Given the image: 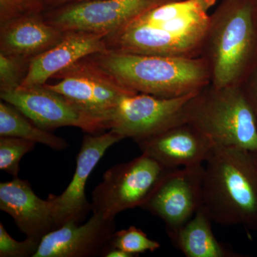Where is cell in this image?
<instances>
[{
    "label": "cell",
    "instance_id": "21",
    "mask_svg": "<svg viewBox=\"0 0 257 257\" xmlns=\"http://www.w3.org/2000/svg\"><path fill=\"white\" fill-rule=\"evenodd\" d=\"M36 143L12 137H0V170L18 177L22 159L33 151Z\"/></svg>",
    "mask_w": 257,
    "mask_h": 257
},
{
    "label": "cell",
    "instance_id": "15",
    "mask_svg": "<svg viewBox=\"0 0 257 257\" xmlns=\"http://www.w3.org/2000/svg\"><path fill=\"white\" fill-rule=\"evenodd\" d=\"M0 209L11 216L20 231L30 239L40 241L58 228L50 198L39 197L28 181L18 177L0 183Z\"/></svg>",
    "mask_w": 257,
    "mask_h": 257
},
{
    "label": "cell",
    "instance_id": "8",
    "mask_svg": "<svg viewBox=\"0 0 257 257\" xmlns=\"http://www.w3.org/2000/svg\"><path fill=\"white\" fill-rule=\"evenodd\" d=\"M179 0H87L52 8L44 15L64 32L108 34L157 5Z\"/></svg>",
    "mask_w": 257,
    "mask_h": 257
},
{
    "label": "cell",
    "instance_id": "17",
    "mask_svg": "<svg viewBox=\"0 0 257 257\" xmlns=\"http://www.w3.org/2000/svg\"><path fill=\"white\" fill-rule=\"evenodd\" d=\"M42 13L22 15L2 23L0 52L32 59L60 42L67 32L51 25Z\"/></svg>",
    "mask_w": 257,
    "mask_h": 257
},
{
    "label": "cell",
    "instance_id": "20",
    "mask_svg": "<svg viewBox=\"0 0 257 257\" xmlns=\"http://www.w3.org/2000/svg\"><path fill=\"white\" fill-rule=\"evenodd\" d=\"M109 246L119 248L135 257L147 251L154 252L161 245L159 241L150 239L143 230L131 226L128 229L115 231Z\"/></svg>",
    "mask_w": 257,
    "mask_h": 257
},
{
    "label": "cell",
    "instance_id": "25",
    "mask_svg": "<svg viewBox=\"0 0 257 257\" xmlns=\"http://www.w3.org/2000/svg\"><path fill=\"white\" fill-rule=\"evenodd\" d=\"M241 86L257 116V64Z\"/></svg>",
    "mask_w": 257,
    "mask_h": 257
},
{
    "label": "cell",
    "instance_id": "3",
    "mask_svg": "<svg viewBox=\"0 0 257 257\" xmlns=\"http://www.w3.org/2000/svg\"><path fill=\"white\" fill-rule=\"evenodd\" d=\"M88 58L136 93L179 97L199 92L211 83L207 62L201 57L139 55L106 49Z\"/></svg>",
    "mask_w": 257,
    "mask_h": 257
},
{
    "label": "cell",
    "instance_id": "7",
    "mask_svg": "<svg viewBox=\"0 0 257 257\" xmlns=\"http://www.w3.org/2000/svg\"><path fill=\"white\" fill-rule=\"evenodd\" d=\"M55 84H45L105 124L109 130L111 114L120 99L137 94L126 89L89 60L82 59L54 76Z\"/></svg>",
    "mask_w": 257,
    "mask_h": 257
},
{
    "label": "cell",
    "instance_id": "9",
    "mask_svg": "<svg viewBox=\"0 0 257 257\" xmlns=\"http://www.w3.org/2000/svg\"><path fill=\"white\" fill-rule=\"evenodd\" d=\"M0 97L46 131L75 126L88 134L99 135L106 130L104 123L45 84L0 92Z\"/></svg>",
    "mask_w": 257,
    "mask_h": 257
},
{
    "label": "cell",
    "instance_id": "14",
    "mask_svg": "<svg viewBox=\"0 0 257 257\" xmlns=\"http://www.w3.org/2000/svg\"><path fill=\"white\" fill-rule=\"evenodd\" d=\"M146 154L167 170L204 165L215 144L197 128L183 122L135 141Z\"/></svg>",
    "mask_w": 257,
    "mask_h": 257
},
{
    "label": "cell",
    "instance_id": "11",
    "mask_svg": "<svg viewBox=\"0 0 257 257\" xmlns=\"http://www.w3.org/2000/svg\"><path fill=\"white\" fill-rule=\"evenodd\" d=\"M196 93L175 98L150 94L123 96L109 121V130L134 141L148 138L183 123L186 104Z\"/></svg>",
    "mask_w": 257,
    "mask_h": 257
},
{
    "label": "cell",
    "instance_id": "19",
    "mask_svg": "<svg viewBox=\"0 0 257 257\" xmlns=\"http://www.w3.org/2000/svg\"><path fill=\"white\" fill-rule=\"evenodd\" d=\"M0 137H12L42 144L57 151L68 148L64 139L39 127L14 106L0 102Z\"/></svg>",
    "mask_w": 257,
    "mask_h": 257
},
{
    "label": "cell",
    "instance_id": "23",
    "mask_svg": "<svg viewBox=\"0 0 257 257\" xmlns=\"http://www.w3.org/2000/svg\"><path fill=\"white\" fill-rule=\"evenodd\" d=\"M40 243L28 237L24 241H17L10 236L3 223H0V256L33 257Z\"/></svg>",
    "mask_w": 257,
    "mask_h": 257
},
{
    "label": "cell",
    "instance_id": "5",
    "mask_svg": "<svg viewBox=\"0 0 257 257\" xmlns=\"http://www.w3.org/2000/svg\"><path fill=\"white\" fill-rule=\"evenodd\" d=\"M184 121L216 145L257 152V116L241 86L208 84L186 104Z\"/></svg>",
    "mask_w": 257,
    "mask_h": 257
},
{
    "label": "cell",
    "instance_id": "6",
    "mask_svg": "<svg viewBox=\"0 0 257 257\" xmlns=\"http://www.w3.org/2000/svg\"><path fill=\"white\" fill-rule=\"evenodd\" d=\"M167 170L144 153L113 166L93 190L92 212L115 219L121 211L141 208Z\"/></svg>",
    "mask_w": 257,
    "mask_h": 257
},
{
    "label": "cell",
    "instance_id": "27",
    "mask_svg": "<svg viewBox=\"0 0 257 257\" xmlns=\"http://www.w3.org/2000/svg\"><path fill=\"white\" fill-rule=\"evenodd\" d=\"M87 1V0H45L47 8H54L74 2Z\"/></svg>",
    "mask_w": 257,
    "mask_h": 257
},
{
    "label": "cell",
    "instance_id": "2",
    "mask_svg": "<svg viewBox=\"0 0 257 257\" xmlns=\"http://www.w3.org/2000/svg\"><path fill=\"white\" fill-rule=\"evenodd\" d=\"M202 207L216 224L257 231L254 153L215 145L204 164Z\"/></svg>",
    "mask_w": 257,
    "mask_h": 257
},
{
    "label": "cell",
    "instance_id": "28",
    "mask_svg": "<svg viewBox=\"0 0 257 257\" xmlns=\"http://www.w3.org/2000/svg\"><path fill=\"white\" fill-rule=\"evenodd\" d=\"M252 7L253 14L257 23V0H250Z\"/></svg>",
    "mask_w": 257,
    "mask_h": 257
},
{
    "label": "cell",
    "instance_id": "1",
    "mask_svg": "<svg viewBox=\"0 0 257 257\" xmlns=\"http://www.w3.org/2000/svg\"><path fill=\"white\" fill-rule=\"evenodd\" d=\"M217 0H179L157 5L104 37L107 50L166 57H200Z\"/></svg>",
    "mask_w": 257,
    "mask_h": 257
},
{
    "label": "cell",
    "instance_id": "4",
    "mask_svg": "<svg viewBox=\"0 0 257 257\" xmlns=\"http://www.w3.org/2000/svg\"><path fill=\"white\" fill-rule=\"evenodd\" d=\"M201 57L211 84L241 86L257 64V23L250 0H222L210 14Z\"/></svg>",
    "mask_w": 257,
    "mask_h": 257
},
{
    "label": "cell",
    "instance_id": "16",
    "mask_svg": "<svg viewBox=\"0 0 257 257\" xmlns=\"http://www.w3.org/2000/svg\"><path fill=\"white\" fill-rule=\"evenodd\" d=\"M104 34L67 32L60 42L32 59L20 87L43 85L49 79L89 56L106 50Z\"/></svg>",
    "mask_w": 257,
    "mask_h": 257
},
{
    "label": "cell",
    "instance_id": "18",
    "mask_svg": "<svg viewBox=\"0 0 257 257\" xmlns=\"http://www.w3.org/2000/svg\"><path fill=\"white\" fill-rule=\"evenodd\" d=\"M211 219L201 207L175 232L168 234L171 241L187 257L243 256L216 239Z\"/></svg>",
    "mask_w": 257,
    "mask_h": 257
},
{
    "label": "cell",
    "instance_id": "13",
    "mask_svg": "<svg viewBox=\"0 0 257 257\" xmlns=\"http://www.w3.org/2000/svg\"><path fill=\"white\" fill-rule=\"evenodd\" d=\"M115 228V219L92 213L84 224L67 223L45 235L33 257L103 256Z\"/></svg>",
    "mask_w": 257,
    "mask_h": 257
},
{
    "label": "cell",
    "instance_id": "10",
    "mask_svg": "<svg viewBox=\"0 0 257 257\" xmlns=\"http://www.w3.org/2000/svg\"><path fill=\"white\" fill-rule=\"evenodd\" d=\"M204 165L168 170L142 209L165 223L167 234L175 232L202 205Z\"/></svg>",
    "mask_w": 257,
    "mask_h": 257
},
{
    "label": "cell",
    "instance_id": "22",
    "mask_svg": "<svg viewBox=\"0 0 257 257\" xmlns=\"http://www.w3.org/2000/svg\"><path fill=\"white\" fill-rule=\"evenodd\" d=\"M31 60L0 52V92L13 90L23 84Z\"/></svg>",
    "mask_w": 257,
    "mask_h": 257
},
{
    "label": "cell",
    "instance_id": "26",
    "mask_svg": "<svg viewBox=\"0 0 257 257\" xmlns=\"http://www.w3.org/2000/svg\"><path fill=\"white\" fill-rule=\"evenodd\" d=\"M103 257H134V256L119 248L109 246L104 251Z\"/></svg>",
    "mask_w": 257,
    "mask_h": 257
},
{
    "label": "cell",
    "instance_id": "12",
    "mask_svg": "<svg viewBox=\"0 0 257 257\" xmlns=\"http://www.w3.org/2000/svg\"><path fill=\"white\" fill-rule=\"evenodd\" d=\"M124 137L112 130L104 134H87L83 138L77 157L75 172L72 181L60 195L50 194L54 205L57 227L69 222L81 224L92 211L85 187L89 176L109 147L124 140Z\"/></svg>",
    "mask_w": 257,
    "mask_h": 257
},
{
    "label": "cell",
    "instance_id": "24",
    "mask_svg": "<svg viewBox=\"0 0 257 257\" xmlns=\"http://www.w3.org/2000/svg\"><path fill=\"white\" fill-rule=\"evenodd\" d=\"M45 0H0V24L22 15L43 13Z\"/></svg>",
    "mask_w": 257,
    "mask_h": 257
},
{
    "label": "cell",
    "instance_id": "29",
    "mask_svg": "<svg viewBox=\"0 0 257 257\" xmlns=\"http://www.w3.org/2000/svg\"><path fill=\"white\" fill-rule=\"evenodd\" d=\"M255 155H256V156L257 157V152H256V153H255Z\"/></svg>",
    "mask_w": 257,
    "mask_h": 257
}]
</instances>
